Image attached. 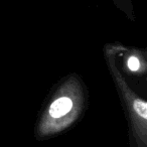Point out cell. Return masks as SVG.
Returning a JSON list of instances; mask_svg holds the SVG:
<instances>
[{"label": "cell", "mask_w": 147, "mask_h": 147, "mask_svg": "<svg viewBox=\"0 0 147 147\" xmlns=\"http://www.w3.org/2000/svg\"><path fill=\"white\" fill-rule=\"evenodd\" d=\"M89 89L79 74L59 79L45 98L33 128L37 141L55 138L74 127L89 107Z\"/></svg>", "instance_id": "1"}, {"label": "cell", "mask_w": 147, "mask_h": 147, "mask_svg": "<svg viewBox=\"0 0 147 147\" xmlns=\"http://www.w3.org/2000/svg\"><path fill=\"white\" fill-rule=\"evenodd\" d=\"M103 55L127 121L129 147H147L146 99L133 88L119 69L110 42L103 47Z\"/></svg>", "instance_id": "2"}, {"label": "cell", "mask_w": 147, "mask_h": 147, "mask_svg": "<svg viewBox=\"0 0 147 147\" xmlns=\"http://www.w3.org/2000/svg\"><path fill=\"white\" fill-rule=\"evenodd\" d=\"M119 69L127 80H143L147 76V53L145 49L110 42Z\"/></svg>", "instance_id": "3"}]
</instances>
